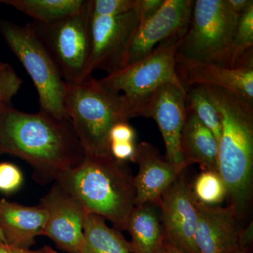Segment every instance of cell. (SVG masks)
I'll return each instance as SVG.
<instances>
[{
	"instance_id": "cell-9",
	"label": "cell",
	"mask_w": 253,
	"mask_h": 253,
	"mask_svg": "<svg viewBox=\"0 0 253 253\" xmlns=\"http://www.w3.org/2000/svg\"><path fill=\"white\" fill-rule=\"evenodd\" d=\"M139 23L136 6L119 16H91V53L86 67V78L90 77L96 70L109 75L126 67Z\"/></svg>"
},
{
	"instance_id": "cell-21",
	"label": "cell",
	"mask_w": 253,
	"mask_h": 253,
	"mask_svg": "<svg viewBox=\"0 0 253 253\" xmlns=\"http://www.w3.org/2000/svg\"><path fill=\"white\" fill-rule=\"evenodd\" d=\"M85 0H4L10 5L41 23L56 22L73 16L83 7Z\"/></svg>"
},
{
	"instance_id": "cell-5",
	"label": "cell",
	"mask_w": 253,
	"mask_h": 253,
	"mask_svg": "<svg viewBox=\"0 0 253 253\" xmlns=\"http://www.w3.org/2000/svg\"><path fill=\"white\" fill-rule=\"evenodd\" d=\"M239 18L226 0H194L189 27L176 56L231 68Z\"/></svg>"
},
{
	"instance_id": "cell-26",
	"label": "cell",
	"mask_w": 253,
	"mask_h": 253,
	"mask_svg": "<svg viewBox=\"0 0 253 253\" xmlns=\"http://www.w3.org/2000/svg\"><path fill=\"white\" fill-rule=\"evenodd\" d=\"M23 81L14 69L6 63L0 68V104L10 105L11 100L17 94Z\"/></svg>"
},
{
	"instance_id": "cell-10",
	"label": "cell",
	"mask_w": 253,
	"mask_h": 253,
	"mask_svg": "<svg viewBox=\"0 0 253 253\" xmlns=\"http://www.w3.org/2000/svg\"><path fill=\"white\" fill-rule=\"evenodd\" d=\"M39 206L48 214L42 235L66 252L87 253L84 236L86 211L73 195L56 181Z\"/></svg>"
},
{
	"instance_id": "cell-28",
	"label": "cell",
	"mask_w": 253,
	"mask_h": 253,
	"mask_svg": "<svg viewBox=\"0 0 253 253\" xmlns=\"http://www.w3.org/2000/svg\"><path fill=\"white\" fill-rule=\"evenodd\" d=\"M135 140L136 131L128 122L117 123L110 131V144L113 142L135 143Z\"/></svg>"
},
{
	"instance_id": "cell-20",
	"label": "cell",
	"mask_w": 253,
	"mask_h": 253,
	"mask_svg": "<svg viewBox=\"0 0 253 253\" xmlns=\"http://www.w3.org/2000/svg\"><path fill=\"white\" fill-rule=\"evenodd\" d=\"M105 220L98 214L86 212L84 236L87 253H131L129 242Z\"/></svg>"
},
{
	"instance_id": "cell-13",
	"label": "cell",
	"mask_w": 253,
	"mask_h": 253,
	"mask_svg": "<svg viewBox=\"0 0 253 253\" xmlns=\"http://www.w3.org/2000/svg\"><path fill=\"white\" fill-rule=\"evenodd\" d=\"M194 2V0H165L152 17L139 24L126 66L149 56L163 42L184 36L189 27Z\"/></svg>"
},
{
	"instance_id": "cell-16",
	"label": "cell",
	"mask_w": 253,
	"mask_h": 253,
	"mask_svg": "<svg viewBox=\"0 0 253 253\" xmlns=\"http://www.w3.org/2000/svg\"><path fill=\"white\" fill-rule=\"evenodd\" d=\"M176 70L184 88L196 85L223 88L253 104V66L234 68L189 61L176 56Z\"/></svg>"
},
{
	"instance_id": "cell-14",
	"label": "cell",
	"mask_w": 253,
	"mask_h": 253,
	"mask_svg": "<svg viewBox=\"0 0 253 253\" xmlns=\"http://www.w3.org/2000/svg\"><path fill=\"white\" fill-rule=\"evenodd\" d=\"M199 219L195 244L199 253H236L245 251L239 219L229 206H208L196 200Z\"/></svg>"
},
{
	"instance_id": "cell-34",
	"label": "cell",
	"mask_w": 253,
	"mask_h": 253,
	"mask_svg": "<svg viewBox=\"0 0 253 253\" xmlns=\"http://www.w3.org/2000/svg\"><path fill=\"white\" fill-rule=\"evenodd\" d=\"M43 250H44V252L45 253H59L56 252V251H54V249H51L49 246H45L44 248H43Z\"/></svg>"
},
{
	"instance_id": "cell-7",
	"label": "cell",
	"mask_w": 253,
	"mask_h": 253,
	"mask_svg": "<svg viewBox=\"0 0 253 253\" xmlns=\"http://www.w3.org/2000/svg\"><path fill=\"white\" fill-rule=\"evenodd\" d=\"M183 37L163 42L144 59L99 80L105 88L121 95L130 118L136 117L145 101L161 86L182 85L176 73V56Z\"/></svg>"
},
{
	"instance_id": "cell-31",
	"label": "cell",
	"mask_w": 253,
	"mask_h": 253,
	"mask_svg": "<svg viewBox=\"0 0 253 253\" xmlns=\"http://www.w3.org/2000/svg\"><path fill=\"white\" fill-rule=\"evenodd\" d=\"M226 1L231 9L239 16L244 14L245 11L253 4V0H226Z\"/></svg>"
},
{
	"instance_id": "cell-3",
	"label": "cell",
	"mask_w": 253,
	"mask_h": 253,
	"mask_svg": "<svg viewBox=\"0 0 253 253\" xmlns=\"http://www.w3.org/2000/svg\"><path fill=\"white\" fill-rule=\"evenodd\" d=\"M56 181L86 212L111 221L118 230L126 231L128 219L136 207V189L134 176L126 163L112 156L86 155L80 166Z\"/></svg>"
},
{
	"instance_id": "cell-8",
	"label": "cell",
	"mask_w": 253,
	"mask_h": 253,
	"mask_svg": "<svg viewBox=\"0 0 253 253\" xmlns=\"http://www.w3.org/2000/svg\"><path fill=\"white\" fill-rule=\"evenodd\" d=\"M91 0L78 13L51 23H28L51 56L66 84L86 78L91 53Z\"/></svg>"
},
{
	"instance_id": "cell-15",
	"label": "cell",
	"mask_w": 253,
	"mask_h": 253,
	"mask_svg": "<svg viewBox=\"0 0 253 253\" xmlns=\"http://www.w3.org/2000/svg\"><path fill=\"white\" fill-rule=\"evenodd\" d=\"M131 161L139 167L137 174L134 176L136 206L158 205L163 194L186 168L169 162L161 156L157 148L146 141L136 145Z\"/></svg>"
},
{
	"instance_id": "cell-4",
	"label": "cell",
	"mask_w": 253,
	"mask_h": 253,
	"mask_svg": "<svg viewBox=\"0 0 253 253\" xmlns=\"http://www.w3.org/2000/svg\"><path fill=\"white\" fill-rule=\"evenodd\" d=\"M65 110L86 155L112 156L110 131L117 123L130 119L121 94L90 76L77 84H66Z\"/></svg>"
},
{
	"instance_id": "cell-36",
	"label": "cell",
	"mask_w": 253,
	"mask_h": 253,
	"mask_svg": "<svg viewBox=\"0 0 253 253\" xmlns=\"http://www.w3.org/2000/svg\"><path fill=\"white\" fill-rule=\"evenodd\" d=\"M0 240H1V241H3V242H4V237H3L2 234H1V230H0Z\"/></svg>"
},
{
	"instance_id": "cell-32",
	"label": "cell",
	"mask_w": 253,
	"mask_h": 253,
	"mask_svg": "<svg viewBox=\"0 0 253 253\" xmlns=\"http://www.w3.org/2000/svg\"><path fill=\"white\" fill-rule=\"evenodd\" d=\"M0 253H45V252L43 249L38 250V251L20 249V248L6 244L0 240Z\"/></svg>"
},
{
	"instance_id": "cell-1",
	"label": "cell",
	"mask_w": 253,
	"mask_h": 253,
	"mask_svg": "<svg viewBox=\"0 0 253 253\" xmlns=\"http://www.w3.org/2000/svg\"><path fill=\"white\" fill-rule=\"evenodd\" d=\"M0 153L26 161L41 184L55 182L86 157L68 120L41 111L23 112L10 105L0 112Z\"/></svg>"
},
{
	"instance_id": "cell-19",
	"label": "cell",
	"mask_w": 253,
	"mask_h": 253,
	"mask_svg": "<svg viewBox=\"0 0 253 253\" xmlns=\"http://www.w3.org/2000/svg\"><path fill=\"white\" fill-rule=\"evenodd\" d=\"M131 253H162L166 243L161 214L157 205L136 206L126 224Z\"/></svg>"
},
{
	"instance_id": "cell-6",
	"label": "cell",
	"mask_w": 253,
	"mask_h": 253,
	"mask_svg": "<svg viewBox=\"0 0 253 253\" xmlns=\"http://www.w3.org/2000/svg\"><path fill=\"white\" fill-rule=\"evenodd\" d=\"M0 33L36 86L40 111L58 119L68 120L65 110L66 84L36 33L28 24L21 26L8 21H0Z\"/></svg>"
},
{
	"instance_id": "cell-11",
	"label": "cell",
	"mask_w": 253,
	"mask_h": 253,
	"mask_svg": "<svg viewBox=\"0 0 253 253\" xmlns=\"http://www.w3.org/2000/svg\"><path fill=\"white\" fill-rule=\"evenodd\" d=\"M187 106L185 88L168 83L158 88L141 106L136 117L150 118L157 123L169 162L188 167L181 156L180 137Z\"/></svg>"
},
{
	"instance_id": "cell-2",
	"label": "cell",
	"mask_w": 253,
	"mask_h": 253,
	"mask_svg": "<svg viewBox=\"0 0 253 253\" xmlns=\"http://www.w3.org/2000/svg\"><path fill=\"white\" fill-rule=\"evenodd\" d=\"M201 86L220 118L218 172L225 184L227 206L232 208L240 219L252 201L253 104L227 89Z\"/></svg>"
},
{
	"instance_id": "cell-35",
	"label": "cell",
	"mask_w": 253,
	"mask_h": 253,
	"mask_svg": "<svg viewBox=\"0 0 253 253\" xmlns=\"http://www.w3.org/2000/svg\"><path fill=\"white\" fill-rule=\"evenodd\" d=\"M9 106V105L0 104V112H1V111H2V110L4 109V108L6 107V106Z\"/></svg>"
},
{
	"instance_id": "cell-39",
	"label": "cell",
	"mask_w": 253,
	"mask_h": 253,
	"mask_svg": "<svg viewBox=\"0 0 253 253\" xmlns=\"http://www.w3.org/2000/svg\"><path fill=\"white\" fill-rule=\"evenodd\" d=\"M1 3H2V1H1V0H0V4H1Z\"/></svg>"
},
{
	"instance_id": "cell-30",
	"label": "cell",
	"mask_w": 253,
	"mask_h": 253,
	"mask_svg": "<svg viewBox=\"0 0 253 253\" xmlns=\"http://www.w3.org/2000/svg\"><path fill=\"white\" fill-rule=\"evenodd\" d=\"M165 0H136V9L140 23L145 22L161 9ZM139 23V24H140Z\"/></svg>"
},
{
	"instance_id": "cell-23",
	"label": "cell",
	"mask_w": 253,
	"mask_h": 253,
	"mask_svg": "<svg viewBox=\"0 0 253 253\" xmlns=\"http://www.w3.org/2000/svg\"><path fill=\"white\" fill-rule=\"evenodd\" d=\"M191 189L195 199L208 206H219L226 199L225 184L218 171H201Z\"/></svg>"
},
{
	"instance_id": "cell-29",
	"label": "cell",
	"mask_w": 253,
	"mask_h": 253,
	"mask_svg": "<svg viewBox=\"0 0 253 253\" xmlns=\"http://www.w3.org/2000/svg\"><path fill=\"white\" fill-rule=\"evenodd\" d=\"M134 142H113L110 144V152L115 160L126 163L131 161L135 153Z\"/></svg>"
},
{
	"instance_id": "cell-37",
	"label": "cell",
	"mask_w": 253,
	"mask_h": 253,
	"mask_svg": "<svg viewBox=\"0 0 253 253\" xmlns=\"http://www.w3.org/2000/svg\"><path fill=\"white\" fill-rule=\"evenodd\" d=\"M5 64H6V63L1 62V61H0V68L2 67V66H4Z\"/></svg>"
},
{
	"instance_id": "cell-24",
	"label": "cell",
	"mask_w": 253,
	"mask_h": 253,
	"mask_svg": "<svg viewBox=\"0 0 253 253\" xmlns=\"http://www.w3.org/2000/svg\"><path fill=\"white\" fill-rule=\"evenodd\" d=\"M253 4L239 16L233 43L231 68L237 66L240 59L253 51Z\"/></svg>"
},
{
	"instance_id": "cell-17",
	"label": "cell",
	"mask_w": 253,
	"mask_h": 253,
	"mask_svg": "<svg viewBox=\"0 0 253 253\" xmlns=\"http://www.w3.org/2000/svg\"><path fill=\"white\" fill-rule=\"evenodd\" d=\"M48 214L41 206H26L0 200V230L6 244L30 249L42 235Z\"/></svg>"
},
{
	"instance_id": "cell-27",
	"label": "cell",
	"mask_w": 253,
	"mask_h": 253,
	"mask_svg": "<svg viewBox=\"0 0 253 253\" xmlns=\"http://www.w3.org/2000/svg\"><path fill=\"white\" fill-rule=\"evenodd\" d=\"M23 173L16 165L11 163H0V192L13 194L22 186Z\"/></svg>"
},
{
	"instance_id": "cell-22",
	"label": "cell",
	"mask_w": 253,
	"mask_h": 253,
	"mask_svg": "<svg viewBox=\"0 0 253 253\" xmlns=\"http://www.w3.org/2000/svg\"><path fill=\"white\" fill-rule=\"evenodd\" d=\"M185 89L188 109L196 114L201 122L212 131L219 141L221 131L220 118L204 88L203 86L196 85L189 86Z\"/></svg>"
},
{
	"instance_id": "cell-38",
	"label": "cell",
	"mask_w": 253,
	"mask_h": 253,
	"mask_svg": "<svg viewBox=\"0 0 253 253\" xmlns=\"http://www.w3.org/2000/svg\"><path fill=\"white\" fill-rule=\"evenodd\" d=\"M236 253H247L245 252V251H238V252Z\"/></svg>"
},
{
	"instance_id": "cell-25",
	"label": "cell",
	"mask_w": 253,
	"mask_h": 253,
	"mask_svg": "<svg viewBox=\"0 0 253 253\" xmlns=\"http://www.w3.org/2000/svg\"><path fill=\"white\" fill-rule=\"evenodd\" d=\"M136 0H91V16H116L135 7Z\"/></svg>"
},
{
	"instance_id": "cell-33",
	"label": "cell",
	"mask_w": 253,
	"mask_h": 253,
	"mask_svg": "<svg viewBox=\"0 0 253 253\" xmlns=\"http://www.w3.org/2000/svg\"><path fill=\"white\" fill-rule=\"evenodd\" d=\"M162 253H185L181 251V250L178 249L177 248L174 247L172 245L168 244V243H165L164 246H163V250Z\"/></svg>"
},
{
	"instance_id": "cell-12",
	"label": "cell",
	"mask_w": 253,
	"mask_h": 253,
	"mask_svg": "<svg viewBox=\"0 0 253 253\" xmlns=\"http://www.w3.org/2000/svg\"><path fill=\"white\" fill-rule=\"evenodd\" d=\"M157 206L166 242L185 253H199L195 244L199 219L196 199L182 174L166 190Z\"/></svg>"
},
{
	"instance_id": "cell-18",
	"label": "cell",
	"mask_w": 253,
	"mask_h": 253,
	"mask_svg": "<svg viewBox=\"0 0 253 253\" xmlns=\"http://www.w3.org/2000/svg\"><path fill=\"white\" fill-rule=\"evenodd\" d=\"M180 149L188 166L195 163L199 165L201 171H218L217 139L188 108L181 134Z\"/></svg>"
}]
</instances>
